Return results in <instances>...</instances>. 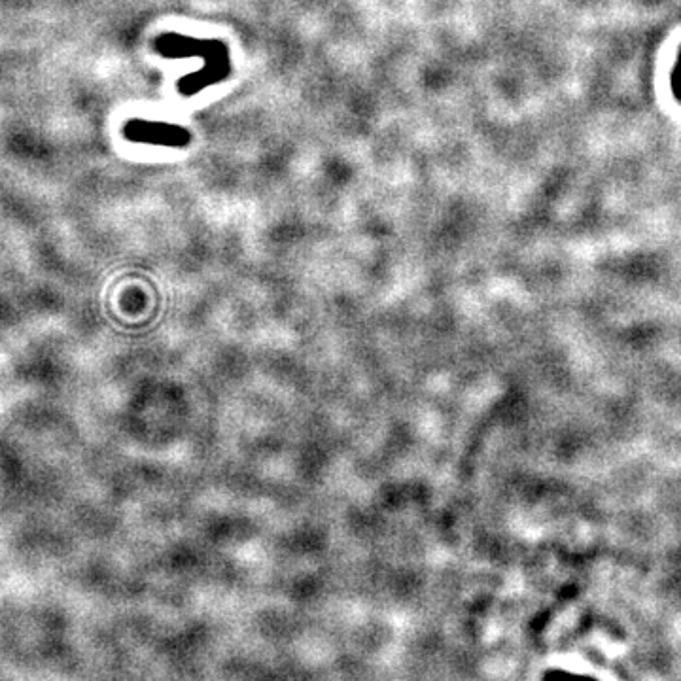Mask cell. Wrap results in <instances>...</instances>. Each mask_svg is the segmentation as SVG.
<instances>
[{"instance_id": "1", "label": "cell", "mask_w": 681, "mask_h": 681, "mask_svg": "<svg viewBox=\"0 0 681 681\" xmlns=\"http://www.w3.org/2000/svg\"><path fill=\"white\" fill-rule=\"evenodd\" d=\"M542 681H598L591 678V676H583V674H572L568 670H547L543 674Z\"/></svg>"}]
</instances>
